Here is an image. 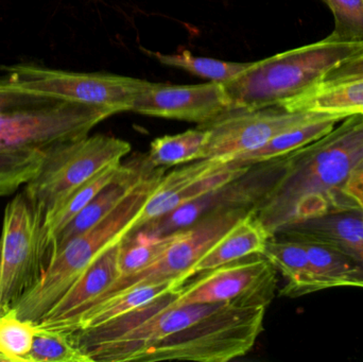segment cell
I'll return each mask as SVG.
<instances>
[{
	"label": "cell",
	"mask_w": 363,
	"mask_h": 362,
	"mask_svg": "<svg viewBox=\"0 0 363 362\" xmlns=\"http://www.w3.org/2000/svg\"><path fill=\"white\" fill-rule=\"evenodd\" d=\"M285 169L255 208L272 237L302 221L360 210L345 193L363 161V114L352 115L319 140L285 155Z\"/></svg>",
	"instance_id": "cell-1"
},
{
	"label": "cell",
	"mask_w": 363,
	"mask_h": 362,
	"mask_svg": "<svg viewBox=\"0 0 363 362\" xmlns=\"http://www.w3.org/2000/svg\"><path fill=\"white\" fill-rule=\"evenodd\" d=\"M15 85L14 101L0 112V198L28 184L53 149L89 135L96 125L118 114L115 108Z\"/></svg>",
	"instance_id": "cell-2"
},
{
	"label": "cell",
	"mask_w": 363,
	"mask_h": 362,
	"mask_svg": "<svg viewBox=\"0 0 363 362\" xmlns=\"http://www.w3.org/2000/svg\"><path fill=\"white\" fill-rule=\"evenodd\" d=\"M363 51V40L328 36L306 46L254 62L251 67L223 83L230 108L285 106L315 89L328 72Z\"/></svg>",
	"instance_id": "cell-3"
},
{
	"label": "cell",
	"mask_w": 363,
	"mask_h": 362,
	"mask_svg": "<svg viewBox=\"0 0 363 362\" xmlns=\"http://www.w3.org/2000/svg\"><path fill=\"white\" fill-rule=\"evenodd\" d=\"M164 174V168L153 170L112 214L57 251L40 282L14 308L19 318L40 322L104 251L125 238Z\"/></svg>",
	"instance_id": "cell-4"
},
{
	"label": "cell",
	"mask_w": 363,
	"mask_h": 362,
	"mask_svg": "<svg viewBox=\"0 0 363 362\" xmlns=\"http://www.w3.org/2000/svg\"><path fill=\"white\" fill-rule=\"evenodd\" d=\"M266 305L225 303L134 355L131 361L226 362L245 356L264 329Z\"/></svg>",
	"instance_id": "cell-5"
},
{
	"label": "cell",
	"mask_w": 363,
	"mask_h": 362,
	"mask_svg": "<svg viewBox=\"0 0 363 362\" xmlns=\"http://www.w3.org/2000/svg\"><path fill=\"white\" fill-rule=\"evenodd\" d=\"M45 210L23 191L8 204L0 234V316L38 285L49 261Z\"/></svg>",
	"instance_id": "cell-6"
},
{
	"label": "cell",
	"mask_w": 363,
	"mask_h": 362,
	"mask_svg": "<svg viewBox=\"0 0 363 362\" xmlns=\"http://www.w3.org/2000/svg\"><path fill=\"white\" fill-rule=\"evenodd\" d=\"M131 145L114 136L96 134L65 142L47 155L40 172L23 186L25 195L45 210L131 152Z\"/></svg>",
	"instance_id": "cell-7"
},
{
	"label": "cell",
	"mask_w": 363,
	"mask_h": 362,
	"mask_svg": "<svg viewBox=\"0 0 363 362\" xmlns=\"http://www.w3.org/2000/svg\"><path fill=\"white\" fill-rule=\"evenodd\" d=\"M6 77L23 89L43 91L64 99L131 112L138 96L155 83L108 72H74L34 63L4 68Z\"/></svg>",
	"instance_id": "cell-8"
},
{
	"label": "cell",
	"mask_w": 363,
	"mask_h": 362,
	"mask_svg": "<svg viewBox=\"0 0 363 362\" xmlns=\"http://www.w3.org/2000/svg\"><path fill=\"white\" fill-rule=\"evenodd\" d=\"M324 115L289 111L281 106L228 110L198 125L208 132L204 159L228 163L238 155L259 149L279 134Z\"/></svg>",
	"instance_id": "cell-9"
},
{
	"label": "cell",
	"mask_w": 363,
	"mask_h": 362,
	"mask_svg": "<svg viewBox=\"0 0 363 362\" xmlns=\"http://www.w3.org/2000/svg\"><path fill=\"white\" fill-rule=\"evenodd\" d=\"M285 164V157L253 164L241 176L146 223L138 232L165 236L186 229L213 213L239 208L255 210L281 178Z\"/></svg>",
	"instance_id": "cell-10"
},
{
	"label": "cell",
	"mask_w": 363,
	"mask_h": 362,
	"mask_svg": "<svg viewBox=\"0 0 363 362\" xmlns=\"http://www.w3.org/2000/svg\"><path fill=\"white\" fill-rule=\"evenodd\" d=\"M201 276L178 288L169 307L218 303L268 306L274 298L277 269L264 255H251Z\"/></svg>",
	"instance_id": "cell-11"
},
{
	"label": "cell",
	"mask_w": 363,
	"mask_h": 362,
	"mask_svg": "<svg viewBox=\"0 0 363 362\" xmlns=\"http://www.w3.org/2000/svg\"><path fill=\"white\" fill-rule=\"evenodd\" d=\"M250 210L239 208L213 213L181 230L178 237L155 264L138 273L118 278L98 302L135 287L166 281H177L178 286L182 287L183 276Z\"/></svg>",
	"instance_id": "cell-12"
},
{
	"label": "cell",
	"mask_w": 363,
	"mask_h": 362,
	"mask_svg": "<svg viewBox=\"0 0 363 362\" xmlns=\"http://www.w3.org/2000/svg\"><path fill=\"white\" fill-rule=\"evenodd\" d=\"M230 108V102L223 83L209 81L196 85L155 83L136 98L131 112L200 125Z\"/></svg>",
	"instance_id": "cell-13"
},
{
	"label": "cell",
	"mask_w": 363,
	"mask_h": 362,
	"mask_svg": "<svg viewBox=\"0 0 363 362\" xmlns=\"http://www.w3.org/2000/svg\"><path fill=\"white\" fill-rule=\"evenodd\" d=\"M169 304L123 335L91 346L85 353L93 362L131 361L140 351L178 333L225 303L192 304L180 307H169Z\"/></svg>",
	"instance_id": "cell-14"
},
{
	"label": "cell",
	"mask_w": 363,
	"mask_h": 362,
	"mask_svg": "<svg viewBox=\"0 0 363 362\" xmlns=\"http://www.w3.org/2000/svg\"><path fill=\"white\" fill-rule=\"evenodd\" d=\"M121 242L123 240L112 244L91 264L67 293L38 323L40 327L63 331L79 315L99 301L121 278L119 252Z\"/></svg>",
	"instance_id": "cell-15"
},
{
	"label": "cell",
	"mask_w": 363,
	"mask_h": 362,
	"mask_svg": "<svg viewBox=\"0 0 363 362\" xmlns=\"http://www.w3.org/2000/svg\"><path fill=\"white\" fill-rule=\"evenodd\" d=\"M155 169L157 168L149 164L146 155H140L128 163L121 164L116 176L57 235L51 248L50 257L68 242L112 214Z\"/></svg>",
	"instance_id": "cell-16"
},
{
	"label": "cell",
	"mask_w": 363,
	"mask_h": 362,
	"mask_svg": "<svg viewBox=\"0 0 363 362\" xmlns=\"http://www.w3.org/2000/svg\"><path fill=\"white\" fill-rule=\"evenodd\" d=\"M277 235L303 238L334 247L353 259L363 272L362 210L330 213L292 225Z\"/></svg>",
	"instance_id": "cell-17"
},
{
	"label": "cell",
	"mask_w": 363,
	"mask_h": 362,
	"mask_svg": "<svg viewBox=\"0 0 363 362\" xmlns=\"http://www.w3.org/2000/svg\"><path fill=\"white\" fill-rule=\"evenodd\" d=\"M272 238L264 227L255 210H250L232 229L228 230L183 276L181 284L184 286L190 278L200 276L226 264L251 255H262L267 244Z\"/></svg>",
	"instance_id": "cell-18"
},
{
	"label": "cell",
	"mask_w": 363,
	"mask_h": 362,
	"mask_svg": "<svg viewBox=\"0 0 363 362\" xmlns=\"http://www.w3.org/2000/svg\"><path fill=\"white\" fill-rule=\"evenodd\" d=\"M262 255L285 278L286 286L281 291L284 297L298 298L328 289L298 240L274 236L269 240Z\"/></svg>",
	"instance_id": "cell-19"
},
{
	"label": "cell",
	"mask_w": 363,
	"mask_h": 362,
	"mask_svg": "<svg viewBox=\"0 0 363 362\" xmlns=\"http://www.w3.org/2000/svg\"><path fill=\"white\" fill-rule=\"evenodd\" d=\"M178 288L180 287L178 286L177 281H166L157 284L135 287L123 293H116L112 297L106 298L89 306L62 332L77 333V332L87 331V329L101 327Z\"/></svg>",
	"instance_id": "cell-20"
},
{
	"label": "cell",
	"mask_w": 363,
	"mask_h": 362,
	"mask_svg": "<svg viewBox=\"0 0 363 362\" xmlns=\"http://www.w3.org/2000/svg\"><path fill=\"white\" fill-rule=\"evenodd\" d=\"M121 164L123 162L104 168L47 210L44 227L49 257L57 235L116 176Z\"/></svg>",
	"instance_id": "cell-21"
},
{
	"label": "cell",
	"mask_w": 363,
	"mask_h": 362,
	"mask_svg": "<svg viewBox=\"0 0 363 362\" xmlns=\"http://www.w3.org/2000/svg\"><path fill=\"white\" fill-rule=\"evenodd\" d=\"M284 108L289 111L325 113V114H363V79L319 84L300 97L288 102Z\"/></svg>",
	"instance_id": "cell-22"
},
{
	"label": "cell",
	"mask_w": 363,
	"mask_h": 362,
	"mask_svg": "<svg viewBox=\"0 0 363 362\" xmlns=\"http://www.w3.org/2000/svg\"><path fill=\"white\" fill-rule=\"evenodd\" d=\"M345 118H347V116H343V115H324L320 118L313 119L308 123L287 130V131L273 137L270 142H267L259 149L238 155L230 162L242 164V165H253V164L285 157V155L319 140L320 137L332 131L336 127L337 123H340Z\"/></svg>",
	"instance_id": "cell-23"
},
{
	"label": "cell",
	"mask_w": 363,
	"mask_h": 362,
	"mask_svg": "<svg viewBox=\"0 0 363 362\" xmlns=\"http://www.w3.org/2000/svg\"><path fill=\"white\" fill-rule=\"evenodd\" d=\"M225 164L224 162L218 161V159H199L191 165L179 168L172 174L162 176L157 186L153 189L147 201L145 202L142 210L138 213V218L130 227L125 238L136 233L146 223L159 218L160 210L168 199L180 193L181 191L196 182L199 179L216 171Z\"/></svg>",
	"instance_id": "cell-24"
},
{
	"label": "cell",
	"mask_w": 363,
	"mask_h": 362,
	"mask_svg": "<svg viewBox=\"0 0 363 362\" xmlns=\"http://www.w3.org/2000/svg\"><path fill=\"white\" fill-rule=\"evenodd\" d=\"M279 236V235H277ZM287 237V236H283ZM298 240L304 247L309 261L328 289L354 287L363 289V272L359 266L334 247L303 238L287 237Z\"/></svg>",
	"instance_id": "cell-25"
},
{
	"label": "cell",
	"mask_w": 363,
	"mask_h": 362,
	"mask_svg": "<svg viewBox=\"0 0 363 362\" xmlns=\"http://www.w3.org/2000/svg\"><path fill=\"white\" fill-rule=\"evenodd\" d=\"M208 132L203 128L187 130L176 135L155 138L146 155L153 168L170 167L204 159Z\"/></svg>",
	"instance_id": "cell-26"
},
{
	"label": "cell",
	"mask_w": 363,
	"mask_h": 362,
	"mask_svg": "<svg viewBox=\"0 0 363 362\" xmlns=\"http://www.w3.org/2000/svg\"><path fill=\"white\" fill-rule=\"evenodd\" d=\"M147 55L157 59L163 65L181 68L194 76L211 82L225 83L253 65L254 62H230L211 57H194L190 51L183 50L176 55H164L145 50Z\"/></svg>",
	"instance_id": "cell-27"
},
{
	"label": "cell",
	"mask_w": 363,
	"mask_h": 362,
	"mask_svg": "<svg viewBox=\"0 0 363 362\" xmlns=\"http://www.w3.org/2000/svg\"><path fill=\"white\" fill-rule=\"evenodd\" d=\"M179 232L165 236H152L138 232L123 239L119 252L121 278L138 273L155 264L178 237Z\"/></svg>",
	"instance_id": "cell-28"
},
{
	"label": "cell",
	"mask_w": 363,
	"mask_h": 362,
	"mask_svg": "<svg viewBox=\"0 0 363 362\" xmlns=\"http://www.w3.org/2000/svg\"><path fill=\"white\" fill-rule=\"evenodd\" d=\"M27 362H93L74 334L43 329L38 324Z\"/></svg>",
	"instance_id": "cell-29"
},
{
	"label": "cell",
	"mask_w": 363,
	"mask_h": 362,
	"mask_svg": "<svg viewBox=\"0 0 363 362\" xmlns=\"http://www.w3.org/2000/svg\"><path fill=\"white\" fill-rule=\"evenodd\" d=\"M38 323L19 318L16 310L0 316V362H27Z\"/></svg>",
	"instance_id": "cell-30"
},
{
	"label": "cell",
	"mask_w": 363,
	"mask_h": 362,
	"mask_svg": "<svg viewBox=\"0 0 363 362\" xmlns=\"http://www.w3.org/2000/svg\"><path fill=\"white\" fill-rule=\"evenodd\" d=\"M332 10L334 31L330 38L337 40H363V0H323Z\"/></svg>",
	"instance_id": "cell-31"
},
{
	"label": "cell",
	"mask_w": 363,
	"mask_h": 362,
	"mask_svg": "<svg viewBox=\"0 0 363 362\" xmlns=\"http://www.w3.org/2000/svg\"><path fill=\"white\" fill-rule=\"evenodd\" d=\"M363 79V51L326 74L320 84H336Z\"/></svg>",
	"instance_id": "cell-32"
},
{
	"label": "cell",
	"mask_w": 363,
	"mask_h": 362,
	"mask_svg": "<svg viewBox=\"0 0 363 362\" xmlns=\"http://www.w3.org/2000/svg\"><path fill=\"white\" fill-rule=\"evenodd\" d=\"M354 171H355L356 174H359V176L363 178V161L359 164V166L354 170Z\"/></svg>",
	"instance_id": "cell-33"
},
{
	"label": "cell",
	"mask_w": 363,
	"mask_h": 362,
	"mask_svg": "<svg viewBox=\"0 0 363 362\" xmlns=\"http://www.w3.org/2000/svg\"><path fill=\"white\" fill-rule=\"evenodd\" d=\"M362 218H363V206H362Z\"/></svg>",
	"instance_id": "cell-34"
}]
</instances>
